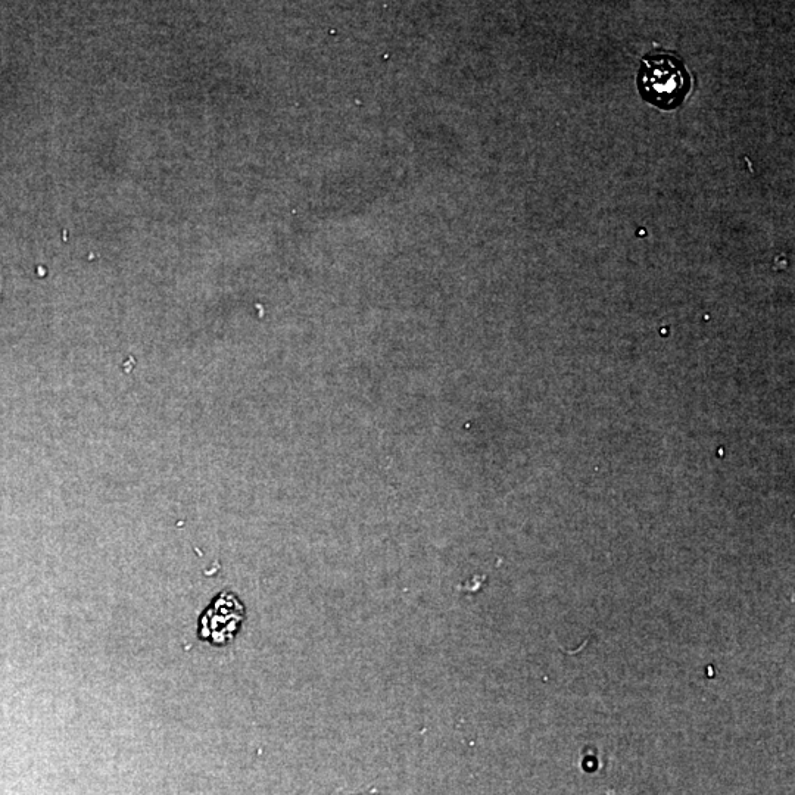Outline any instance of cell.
Listing matches in <instances>:
<instances>
[{"instance_id": "1", "label": "cell", "mask_w": 795, "mask_h": 795, "mask_svg": "<svg viewBox=\"0 0 795 795\" xmlns=\"http://www.w3.org/2000/svg\"><path fill=\"white\" fill-rule=\"evenodd\" d=\"M636 81L642 98L663 111L681 106L692 87L684 61L667 52L645 55Z\"/></svg>"}, {"instance_id": "2", "label": "cell", "mask_w": 795, "mask_h": 795, "mask_svg": "<svg viewBox=\"0 0 795 795\" xmlns=\"http://www.w3.org/2000/svg\"><path fill=\"white\" fill-rule=\"evenodd\" d=\"M245 619V609L236 595L223 592L215 598L210 609L199 620V638L215 645L227 644L235 638L240 623Z\"/></svg>"}]
</instances>
